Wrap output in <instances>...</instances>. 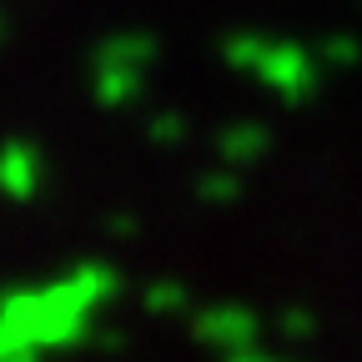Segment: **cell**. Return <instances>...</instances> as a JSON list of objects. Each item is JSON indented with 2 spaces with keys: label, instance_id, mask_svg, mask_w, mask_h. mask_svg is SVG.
<instances>
[{
  "label": "cell",
  "instance_id": "cell-15",
  "mask_svg": "<svg viewBox=\"0 0 362 362\" xmlns=\"http://www.w3.org/2000/svg\"><path fill=\"white\" fill-rule=\"evenodd\" d=\"M0 30H6V21H0Z\"/></svg>",
  "mask_w": 362,
  "mask_h": 362
},
{
  "label": "cell",
  "instance_id": "cell-9",
  "mask_svg": "<svg viewBox=\"0 0 362 362\" xmlns=\"http://www.w3.org/2000/svg\"><path fill=\"white\" fill-rule=\"evenodd\" d=\"M317 61H322V71H347L362 61V40L357 35H327L317 45Z\"/></svg>",
  "mask_w": 362,
  "mask_h": 362
},
{
  "label": "cell",
  "instance_id": "cell-14",
  "mask_svg": "<svg viewBox=\"0 0 362 362\" xmlns=\"http://www.w3.org/2000/svg\"><path fill=\"white\" fill-rule=\"evenodd\" d=\"M11 362H40V357H35V352H21V357H11Z\"/></svg>",
  "mask_w": 362,
  "mask_h": 362
},
{
  "label": "cell",
  "instance_id": "cell-7",
  "mask_svg": "<svg viewBox=\"0 0 362 362\" xmlns=\"http://www.w3.org/2000/svg\"><path fill=\"white\" fill-rule=\"evenodd\" d=\"M141 312H151V317H192L187 282H176V277L146 282V287H141Z\"/></svg>",
  "mask_w": 362,
  "mask_h": 362
},
{
  "label": "cell",
  "instance_id": "cell-12",
  "mask_svg": "<svg viewBox=\"0 0 362 362\" xmlns=\"http://www.w3.org/2000/svg\"><path fill=\"white\" fill-rule=\"evenodd\" d=\"M106 232H111V237H131V232H136V221H131V216H111V221H106Z\"/></svg>",
  "mask_w": 362,
  "mask_h": 362
},
{
  "label": "cell",
  "instance_id": "cell-3",
  "mask_svg": "<svg viewBox=\"0 0 362 362\" xmlns=\"http://www.w3.org/2000/svg\"><path fill=\"white\" fill-rule=\"evenodd\" d=\"M161 56V40L146 30H121L106 35L96 51H90V101L101 111H126L141 101L146 76Z\"/></svg>",
  "mask_w": 362,
  "mask_h": 362
},
{
  "label": "cell",
  "instance_id": "cell-1",
  "mask_svg": "<svg viewBox=\"0 0 362 362\" xmlns=\"http://www.w3.org/2000/svg\"><path fill=\"white\" fill-rule=\"evenodd\" d=\"M121 297V272L111 262H76L45 287L0 292V337L16 352H71L101 327V307Z\"/></svg>",
  "mask_w": 362,
  "mask_h": 362
},
{
  "label": "cell",
  "instance_id": "cell-5",
  "mask_svg": "<svg viewBox=\"0 0 362 362\" xmlns=\"http://www.w3.org/2000/svg\"><path fill=\"white\" fill-rule=\"evenodd\" d=\"M40 192H45V156H40V146L21 141V136L0 141V197L6 202H35Z\"/></svg>",
  "mask_w": 362,
  "mask_h": 362
},
{
  "label": "cell",
  "instance_id": "cell-8",
  "mask_svg": "<svg viewBox=\"0 0 362 362\" xmlns=\"http://www.w3.org/2000/svg\"><path fill=\"white\" fill-rule=\"evenodd\" d=\"M192 192H197V202H206V206H232V202H242V171L211 166V171H202V176L192 181Z\"/></svg>",
  "mask_w": 362,
  "mask_h": 362
},
{
  "label": "cell",
  "instance_id": "cell-4",
  "mask_svg": "<svg viewBox=\"0 0 362 362\" xmlns=\"http://www.w3.org/2000/svg\"><path fill=\"white\" fill-rule=\"evenodd\" d=\"M192 337L202 347H211L221 362L237 357V352H252L257 337H262V317L242 302H211V307H197L192 312Z\"/></svg>",
  "mask_w": 362,
  "mask_h": 362
},
{
  "label": "cell",
  "instance_id": "cell-13",
  "mask_svg": "<svg viewBox=\"0 0 362 362\" xmlns=\"http://www.w3.org/2000/svg\"><path fill=\"white\" fill-rule=\"evenodd\" d=\"M226 362H282V357H272V352L252 347V352H237V357H226Z\"/></svg>",
  "mask_w": 362,
  "mask_h": 362
},
{
  "label": "cell",
  "instance_id": "cell-11",
  "mask_svg": "<svg viewBox=\"0 0 362 362\" xmlns=\"http://www.w3.org/2000/svg\"><path fill=\"white\" fill-rule=\"evenodd\" d=\"M272 327H277L287 342H307V337L317 332V322H312V312H307V307H287V312H277V322H272Z\"/></svg>",
  "mask_w": 362,
  "mask_h": 362
},
{
  "label": "cell",
  "instance_id": "cell-6",
  "mask_svg": "<svg viewBox=\"0 0 362 362\" xmlns=\"http://www.w3.org/2000/svg\"><path fill=\"white\" fill-rule=\"evenodd\" d=\"M211 151H216V166L247 171V166H257V161L272 151V131H267V121H226V126L216 131Z\"/></svg>",
  "mask_w": 362,
  "mask_h": 362
},
{
  "label": "cell",
  "instance_id": "cell-2",
  "mask_svg": "<svg viewBox=\"0 0 362 362\" xmlns=\"http://www.w3.org/2000/svg\"><path fill=\"white\" fill-rule=\"evenodd\" d=\"M221 61L232 71H247L262 90H272L287 106L312 101L317 86H322V61L302 40H272V35H247L242 30V35L221 40Z\"/></svg>",
  "mask_w": 362,
  "mask_h": 362
},
{
  "label": "cell",
  "instance_id": "cell-10",
  "mask_svg": "<svg viewBox=\"0 0 362 362\" xmlns=\"http://www.w3.org/2000/svg\"><path fill=\"white\" fill-rule=\"evenodd\" d=\"M146 136L151 141H161V146H181L192 136V121L181 116V111H151L146 116Z\"/></svg>",
  "mask_w": 362,
  "mask_h": 362
}]
</instances>
